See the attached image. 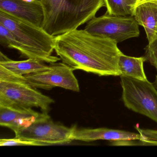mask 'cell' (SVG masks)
I'll list each match as a JSON object with an SVG mask.
<instances>
[{
    "label": "cell",
    "instance_id": "14",
    "mask_svg": "<svg viewBox=\"0 0 157 157\" xmlns=\"http://www.w3.org/2000/svg\"><path fill=\"white\" fill-rule=\"evenodd\" d=\"M147 61L145 57H134L122 53L118 59V68L120 76H124L140 80H147L143 68Z\"/></svg>",
    "mask_w": 157,
    "mask_h": 157
},
{
    "label": "cell",
    "instance_id": "15",
    "mask_svg": "<svg viewBox=\"0 0 157 157\" xmlns=\"http://www.w3.org/2000/svg\"><path fill=\"white\" fill-rule=\"evenodd\" d=\"M137 0H104L106 13L110 15L132 16Z\"/></svg>",
    "mask_w": 157,
    "mask_h": 157
},
{
    "label": "cell",
    "instance_id": "12",
    "mask_svg": "<svg viewBox=\"0 0 157 157\" xmlns=\"http://www.w3.org/2000/svg\"><path fill=\"white\" fill-rule=\"evenodd\" d=\"M132 16L144 28L148 43L157 37V2H146L135 7Z\"/></svg>",
    "mask_w": 157,
    "mask_h": 157
},
{
    "label": "cell",
    "instance_id": "13",
    "mask_svg": "<svg viewBox=\"0 0 157 157\" xmlns=\"http://www.w3.org/2000/svg\"><path fill=\"white\" fill-rule=\"evenodd\" d=\"M44 62L35 59H28L21 61L12 60L1 52L0 65L17 75L24 76L39 73L49 69Z\"/></svg>",
    "mask_w": 157,
    "mask_h": 157
},
{
    "label": "cell",
    "instance_id": "2",
    "mask_svg": "<svg viewBox=\"0 0 157 157\" xmlns=\"http://www.w3.org/2000/svg\"><path fill=\"white\" fill-rule=\"evenodd\" d=\"M0 42L16 49L28 59L46 63L60 60L52 55L56 47L55 36L41 27L0 11Z\"/></svg>",
    "mask_w": 157,
    "mask_h": 157
},
{
    "label": "cell",
    "instance_id": "22",
    "mask_svg": "<svg viewBox=\"0 0 157 157\" xmlns=\"http://www.w3.org/2000/svg\"><path fill=\"white\" fill-rule=\"evenodd\" d=\"M38 1H41V0H38Z\"/></svg>",
    "mask_w": 157,
    "mask_h": 157
},
{
    "label": "cell",
    "instance_id": "19",
    "mask_svg": "<svg viewBox=\"0 0 157 157\" xmlns=\"http://www.w3.org/2000/svg\"><path fill=\"white\" fill-rule=\"evenodd\" d=\"M146 2H157V0H137L136 7L139 4Z\"/></svg>",
    "mask_w": 157,
    "mask_h": 157
},
{
    "label": "cell",
    "instance_id": "5",
    "mask_svg": "<svg viewBox=\"0 0 157 157\" xmlns=\"http://www.w3.org/2000/svg\"><path fill=\"white\" fill-rule=\"evenodd\" d=\"M55 102L26 83L0 81V105L16 109L35 107L48 112Z\"/></svg>",
    "mask_w": 157,
    "mask_h": 157
},
{
    "label": "cell",
    "instance_id": "20",
    "mask_svg": "<svg viewBox=\"0 0 157 157\" xmlns=\"http://www.w3.org/2000/svg\"><path fill=\"white\" fill-rule=\"evenodd\" d=\"M154 86L156 87V89H157V75L156 76V78H155V82H154Z\"/></svg>",
    "mask_w": 157,
    "mask_h": 157
},
{
    "label": "cell",
    "instance_id": "21",
    "mask_svg": "<svg viewBox=\"0 0 157 157\" xmlns=\"http://www.w3.org/2000/svg\"><path fill=\"white\" fill-rule=\"evenodd\" d=\"M156 34H157V31H156Z\"/></svg>",
    "mask_w": 157,
    "mask_h": 157
},
{
    "label": "cell",
    "instance_id": "17",
    "mask_svg": "<svg viewBox=\"0 0 157 157\" xmlns=\"http://www.w3.org/2000/svg\"><path fill=\"white\" fill-rule=\"evenodd\" d=\"M47 146L44 143L34 140H26L15 137L12 139H2L0 140V146Z\"/></svg>",
    "mask_w": 157,
    "mask_h": 157
},
{
    "label": "cell",
    "instance_id": "10",
    "mask_svg": "<svg viewBox=\"0 0 157 157\" xmlns=\"http://www.w3.org/2000/svg\"><path fill=\"white\" fill-rule=\"evenodd\" d=\"M48 114L32 109H16L0 105V125L12 130L15 134Z\"/></svg>",
    "mask_w": 157,
    "mask_h": 157
},
{
    "label": "cell",
    "instance_id": "8",
    "mask_svg": "<svg viewBox=\"0 0 157 157\" xmlns=\"http://www.w3.org/2000/svg\"><path fill=\"white\" fill-rule=\"evenodd\" d=\"M49 66V69L45 71L24 75L26 83L35 89L50 90L58 87L79 91L78 82L73 68L63 62L50 63Z\"/></svg>",
    "mask_w": 157,
    "mask_h": 157
},
{
    "label": "cell",
    "instance_id": "4",
    "mask_svg": "<svg viewBox=\"0 0 157 157\" xmlns=\"http://www.w3.org/2000/svg\"><path fill=\"white\" fill-rule=\"evenodd\" d=\"M120 77L122 99L125 106L157 123V89L154 84L148 80Z\"/></svg>",
    "mask_w": 157,
    "mask_h": 157
},
{
    "label": "cell",
    "instance_id": "18",
    "mask_svg": "<svg viewBox=\"0 0 157 157\" xmlns=\"http://www.w3.org/2000/svg\"><path fill=\"white\" fill-rule=\"evenodd\" d=\"M144 57L157 70V36L146 47Z\"/></svg>",
    "mask_w": 157,
    "mask_h": 157
},
{
    "label": "cell",
    "instance_id": "9",
    "mask_svg": "<svg viewBox=\"0 0 157 157\" xmlns=\"http://www.w3.org/2000/svg\"><path fill=\"white\" fill-rule=\"evenodd\" d=\"M0 11L42 28L44 12L40 1L0 0Z\"/></svg>",
    "mask_w": 157,
    "mask_h": 157
},
{
    "label": "cell",
    "instance_id": "3",
    "mask_svg": "<svg viewBox=\"0 0 157 157\" xmlns=\"http://www.w3.org/2000/svg\"><path fill=\"white\" fill-rule=\"evenodd\" d=\"M44 12L42 28L56 36L78 29L105 7L104 0H41Z\"/></svg>",
    "mask_w": 157,
    "mask_h": 157
},
{
    "label": "cell",
    "instance_id": "6",
    "mask_svg": "<svg viewBox=\"0 0 157 157\" xmlns=\"http://www.w3.org/2000/svg\"><path fill=\"white\" fill-rule=\"evenodd\" d=\"M139 25L133 16L110 15L105 13L94 17L84 30L93 35L108 38L117 44L139 36Z\"/></svg>",
    "mask_w": 157,
    "mask_h": 157
},
{
    "label": "cell",
    "instance_id": "1",
    "mask_svg": "<svg viewBox=\"0 0 157 157\" xmlns=\"http://www.w3.org/2000/svg\"><path fill=\"white\" fill-rule=\"evenodd\" d=\"M55 40L57 55L74 70L120 76L118 61L122 53L115 41L78 29L57 36Z\"/></svg>",
    "mask_w": 157,
    "mask_h": 157
},
{
    "label": "cell",
    "instance_id": "7",
    "mask_svg": "<svg viewBox=\"0 0 157 157\" xmlns=\"http://www.w3.org/2000/svg\"><path fill=\"white\" fill-rule=\"evenodd\" d=\"M76 128H68L56 124L48 114L28 127L20 130L15 134V137L38 141L47 146L63 144L72 141V134Z\"/></svg>",
    "mask_w": 157,
    "mask_h": 157
},
{
    "label": "cell",
    "instance_id": "16",
    "mask_svg": "<svg viewBox=\"0 0 157 157\" xmlns=\"http://www.w3.org/2000/svg\"><path fill=\"white\" fill-rule=\"evenodd\" d=\"M136 128L140 134L139 145L141 146H157V130L140 128L138 125Z\"/></svg>",
    "mask_w": 157,
    "mask_h": 157
},
{
    "label": "cell",
    "instance_id": "11",
    "mask_svg": "<svg viewBox=\"0 0 157 157\" xmlns=\"http://www.w3.org/2000/svg\"><path fill=\"white\" fill-rule=\"evenodd\" d=\"M139 133L119 129H111L105 128H75L72 135L73 140L90 142L97 140L119 141L124 140H138L140 139Z\"/></svg>",
    "mask_w": 157,
    "mask_h": 157
}]
</instances>
